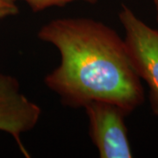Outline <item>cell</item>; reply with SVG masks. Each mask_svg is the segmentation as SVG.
<instances>
[{
  "instance_id": "52a82bcc",
  "label": "cell",
  "mask_w": 158,
  "mask_h": 158,
  "mask_svg": "<svg viewBox=\"0 0 158 158\" xmlns=\"http://www.w3.org/2000/svg\"><path fill=\"white\" fill-rule=\"evenodd\" d=\"M154 6H155V10H156V19L158 23V0H153Z\"/></svg>"
},
{
  "instance_id": "3957f363",
  "label": "cell",
  "mask_w": 158,
  "mask_h": 158,
  "mask_svg": "<svg viewBox=\"0 0 158 158\" xmlns=\"http://www.w3.org/2000/svg\"><path fill=\"white\" fill-rule=\"evenodd\" d=\"M84 109L89 119L91 141L101 158L133 157L125 118L128 115L118 106L92 101Z\"/></svg>"
},
{
  "instance_id": "6da1fadb",
  "label": "cell",
  "mask_w": 158,
  "mask_h": 158,
  "mask_svg": "<svg viewBox=\"0 0 158 158\" xmlns=\"http://www.w3.org/2000/svg\"><path fill=\"white\" fill-rule=\"evenodd\" d=\"M38 38L60 53L59 65L44 83L66 106L106 101L129 115L143 104L141 79L124 38L107 25L88 18L56 19L40 28Z\"/></svg>"
},
{
  "instance_id": "5b68a950",
  "label": "cell",
  "mask_w": 158,
  "mask_h": 158,
  "mask_svg": "<svg viewBox=\"0 0 158 158\" xmlns=\"http://www.w3.org/2000/svg\"><path fill=\"white\" fill-rule=\"evenodd\" d=\"M13 1H24L34 12H40L51 7H63L73 2H85L94 5L98 0H13Z\"/></svg>"
},
{
  "instance_id": "277c9868",
  "label": "cell",
  "mask_w": 158,
  "mask_h": 158,
  "mask_svg": "<svg viewBox=\"0 0 158 158\" xmlns=\"http://www.w3.org/2000/svg\"><path fill=\"white\" fill-rule=\"evenodd\" d=\"M41 108L21 92L17 78L0 73V131L11 135L21 152L29 157L21 142V135L39 123Z\"/></svg>"
},
{
  "instance_id": "7a4b0ae2",
  "label": "cell",
  "mask_w": 158,
  "mask_h": 158,
  "mask_svg": "<svg viewBox=\"0 0 158 158\" xmlns=\"http://www.w3.org/2000/svg\"><path fill=\"white\" fill-rule=\"evenodd\" d=\"M124 40L136 73L148 87L152 113L158 116V30L149 27L126 5L118 12Z\"/></svg>"
},
{
  "instance_id": "8992f818",
  "label": "cell",
  "mask_w": 158,
  "mask_h": 158,
  "mask_svg": "<svg viewBox=\"0 0 158 158\" xmlns=\"http://www.w3.org/2000/svg\"><path fill=\"white\" fill-rule=\"evenodd\" d=\"M19 12L16 2L13 0H0V19L14 16Z\"/></svg>"
}]
</instances>
